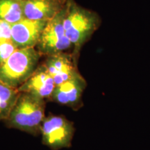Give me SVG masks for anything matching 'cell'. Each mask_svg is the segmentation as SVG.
Wrapping results in <instances>:
<instances>
[{
    "instance_id": "5bb4252c",
    "label": "cell",
    "mask_w": 150,
    "mask_h": 150,
    "mask_svg": "<svg viewBox=\"0 0 150 150\" xmlns=\"http://www.w3.org/2000/svg\"><path fill=\"white\" fill-rule=\"evenodd\" d=\"M12 24L0 20V42L11 40Z\"/></svg>"
},
{
    "instance_id": "ba28073f",
    "label": "cell",
    "mask_w": 150,
    "mask_h": 150,
    "mask_svg": "<svg viewBox=\"0 0 150 150\" xmlns=\"http://www.w3.org/2000/svg\"><path fill=\"white\" fill-rule=\"evenodd\" d=\"M77 63L78 59L72 53L62 52L47 56L43 64L57 86L80 74Z\"/></svg>"
},
{
    "instance_id": "7c38bea8",
    "label": "cell",
    "mask_w": 150,
    "mask_h": 150,
    "mask_svg": "<svg viewBox=\"0 0 150 150\" xmlns=\"http://www.w3.org/2000/svg\"><path fill=\"white\" fill-rule=\"evenodd\" d=\"M19 95L18 89L10 87L0 81V121L5 122L8 119Z\"/></svg>"
},
{
    "instance_id": "9c48e42d",
    "label": "cell",
    "mask_w": 150,
    "mask_h": 150,
    "mask_svg": "<svg viewBox=\"0 0 150 150\" xmlns=\"http://www.w3.org/2000/svg\"><path fill=\"white\" fill-rule=\"evenodd\" d=\"M55 87L54 79L42 63L18 90L20 93H30L45 100H50Z\"/></svg>"
},
{
    "instance_id": "6da1fadb",
    "label": "cell",
    "mask_w": 150,
    "mask_h": 150,
    "mask_svg": "<svg viewBox=\"0 0 150 150\" xmlns=\"http://www.w3.org/2000/svg\"><path fill=\"white\" fill-rule=\"evenodd\" d=\"M101 24L97 13L83 8L74 0H67L63 24L67 37L72 44V53L79 58V52Z\"/></svg>"
},
{
    "instance_id": "3957f363",
    "label": "cell",
    "mask_w": 150,
    "mask_h": 150,
    "mask_svg": "<svg viewBox=\"0 0 150 150\" xmlns=\"http://www.w3.org/2000/svg\"><path fill=\"white\" fill-rule=\"evenodd\" d=\"M40 56L35 47L18 49L0 65V81L18 89L34 72Z\"/></svg>"
},
{
    "instance_id": "4fadbf2b",
    "label": "cell",
    "mask_w": 150,
    "mask_h": 150,
    "mask_svg": "<svg viewBox=\"0 0 150 150\" xmlns=\"http://www.w3.org/2000/svg\"><path fill=\"white\" fill-rule=\"evenodd\" d=\"M18 49L11 40L0 42V65L3 64Z\"/></svg>"
},
{
    "instance_id": "8fae6325",
    "label": "cell",
    "mask_w": 150,
    "mask_h": 150,
    "mask_svg": "<svg viewBox=\"0 0 150 150\" xmlns=\"http://www.w3.org/2000/svg\"><path fill=\"white\" fill-rule=\"evenodd\" d=\"M24 0H0V20L11 24L24 18Z\"/></svg>"
},
{
    "instance_id": "52a82bcc",
    "label": "cell",
    "mask_w": 150,
    "mask_h": 150,
    "mask_svg": "<svg viewBox=\"0 0 150 150\" xmlns=\"http://www.w3.org/2000/svg\"><path fill=\"white\" fill-rule=\"evenodd\" d=\"M48 21L24 18L12 24L11 40L18 49L35 47Z\"/></svg>"
},
{
    "instance_id": "8992f818",
    "label": "cell",
    "mask_w": 150,
    "mask_h": 150,
    "mask_svg": "<svg viewBox=\"0 0 150 150\" xmlns=\"http://www.w3.org/2000/svg\"><path fill=\"white\" fill-rule=\"evenodd\" d=\"M87 82L79 74L71 79L56 86L50 101L77 110L83 106L82 95Z\"/></svg>"
},
{
    "instance_id": "277c9868",
    "label": "cell",
    "mask_w": 150,
    "mask_h": 150,
    "mask_svg": "<svg viewBox=\"0 0 150 150\" xmlns=\"http://www.w3.org/2000/svg\"><path fill=\"white\" fill-rule=\"evenodd\" d=\"M65 6L59 14L48 21L43 30L35 47L41 56H49L67 52L69 49L73 47L72 44L67 37L63 24Z\"/></svg>"
},
{
    "instance_id": "30bf717a",
    "label": "cell",
    "mask_w": 150,
    "mask_h": 150,
    "mask_svg": "<svg viewBox=\"0 0 150 150\" xmlns=\"http://www.w3.org/2000/svg\"><path fill=\"white\" fill-rule=\"evenodd\" d=\"M67 0H24V18L50 21L65 8Z\"/></svg>"
},
{
    "instance_id": "5b68a950",
    "label": "cell",
    "mask_w": 150,
    "mask_h": 150,
    "mask_svg": "<svg viewBox=\"0 0 150 150\" xmlns=\"http://www.w3.org/2000/svg\"><path fill=\"white\" fill-rule=\"evenodd\" d=\"M75 132L74 124L63 115L46 116L41 127L42 142L52 150L70 147Z\"/></svg>"
},
{
    "instance_id": "7a4b0ae2",
    "label": "cell",
    "mask_w": 150,
    "mask_h": 150,
    "mask_svg": "<svg viewBox=\"0 0 150 150\" xmlns=\"http://www.w3.org/2000/svg\"><path fill=\"white\" fill-rule=\"evenodd\" d=\"M45 99L27 93H20L16 104L4 122L8 128L16 129L28 134H40L45 118Z\"/></svg>"
}]
</instances>
